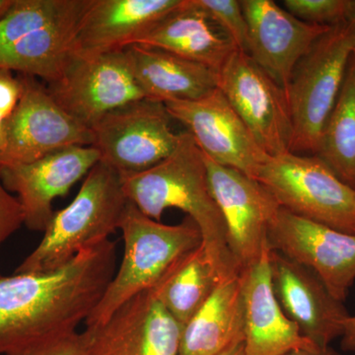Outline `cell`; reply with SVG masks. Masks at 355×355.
Instances as JSON below:
<instances>
[{"mask_svg":"<svg viewBox=\"0 0 355 355\" xmlns=\"http://www.w3.org/2000/svg\"><path fill=\"white\" fill-rule=\"evenodd\" d=\"M116 263V242L109 239L51 272L0 275V355L76 333L104 295Z\"/></svg>","mask_w":355,"mask_h":355,"instance_id":"cell-1","label":"cell"},{"mask_svg":"<svg viewBox=\"0 0 355 355\" xmlns=\"http://www.w3.org/2000/svg\"><path fill=\"white\" fill-rule=\"evenodd\" d=\"M121 177L128 202L146 216L160 221L166 209H178L195 221L202 234V247L221 280L241 273L210 190L205 156L187 130L169 157L146 171Z\"/></svg>","mask_w":355,"mask_h":355,"instance_id":"cell-2","label":"cell"},{"mask_svg":"<svg viewBox=\"0 0 355 355\" xmlns=\"http://www.w3.org/2000/svg\"><path fill=\"white\" fill-rule=\"evenodd\" d=\"M128 203L121 175L100 160L88 173L74 200L55 212L38 247L15 272L57 270L86 248L109 240L120 229Z\"/></svg>","mask_w":355,"mask_h":355,"instance_id":"cell-3","label":"cell"},{"mask_svg":"<svg viewBox=\"0 0 355 355\" xmlns=\"http://www.w3.org/2000/svg\"><path fill=\"white\" fill-rule=\"evenodd\" d=\"M92 0H14L0 18V67L53 83Z\"/></svg>","mask_w":355,"mask_h":355,"instance_id":"cell-4","label":"cell"},{"mask_svg":"<svg viewBox=\"0 0 355 355\" xmlns=\"http://www.w3.org/2000/svg\"><path fill=\"white\" fill-rule=\"evenodd\" d=\"M120 229L123 240L120 268L86 320V329L104 324L128 300L153 288L182 257L202 244L200 229L190 217L178 225H165L130 202Z\"/></svg>","mask_w":355,"mask_h":355,"instance_id":"cell-5","label":"cell"},{"mask_svg":"<svg viewBox=\"0 0 355 355\" xmlns=\"http://www.w3.org/2000/svg\"><path fill=\"white\" fill-rule=\"evenodd\" d=\"M352 53L354 43L345 22L331 27L296 65L286 91L293 125L292 153H316Z\"/></svg>","mask_w":355,"mask_h":355,"instance_id":"cell-6","label":"cell"},{"mask_svg":"<svg viewBox=\"0 0 355 355\" xmlns=\"http://www.w3.org/2000/svg\"><path fill=\"white\" fill-rule=\"evenodd\" d=\"M256 180L272 193L282 209L355 235V189L316 155L270 156Z\"/></svg>","mask_w":355,"mask_h":355,"instance_id":"cell-7","label":"cell"},{"mask_svg":"<svg viewBox=\"0 0 355 355\" xmlns=\"http://www.w3.org/2000/svg\"><path fill=\"white\" fill-rule=\"evenodd\" d=\"M164 103L144 98L110 112L91 128L102 162L121 176L146 171L169 157L181 133L173 132Z\"/></svg>","mask_w":355,"mask_h":355,"instance_id":"cell-8","label":"cell"},{"mask_svg":"<svg viewBox=\"0 0 355 355\" xmlns=\"http://www.w3.org/2000/svg\"><path fill=\"white\" fill-rule=\"evenodd\" d=\"M46 86L60 108L90 130L110 112L146 98L125 50L71 53L60 76Z\"/></svg>","mask_w":355,"mask_h":355,"instance_id":"cell-9","label":"cell"},{"mask_svg":"<svg viewBox=\"0 0 355 355\" xmlns=\"http://www.w3.org/2000/svg\"><path fill=\"white\" fill-rule=\"evenodd\" d=\"M20 77L22 93L4 127L0 167L31 163L69 147L93 146L92 130L60 108L46 84L32 76Z\"/></svg>","mask_w":355,"mask_h":355,"instance_id":"cell-10","label":"cell"},{"mask_svg":"<svg viewBox=\"0 0 355 355\" xmlns=\"http://www.w3.org/2000/svg\"><path fill=\"white\" fill-rule=\"evenodd\" d=\"M218 88L268 156L291 153L293 125L286 90L246 53L235 51Z\"/></svg>","mask_w":355,"mask_h":355,"instance_id":"cell-11","label":"cell"},{"mask_svg":"<svg viewBox=\"0 0 355 355\" xmlns=\"http://www.w3.org/2000/svg\"><path fill=\"white\" fill-rule=\"evenodd\" d=\"M205 156L210 190L220 209L228 246L240 272L260 260L280 207L258 180L217 164Z\"/></svg>","mask_w":355,"mask_h":355,"instance_id":"cell-12","label":"cell"},{"mask_svg":"<svg viewBox=\"0 0 355 355\" xmlns=\"http://www.w3.org/2000/svg\"><path fill=\"white\" fill-rule=\"evenodd\" d=\"M165 106L173 121L184 125L202 153L217 164L256 179L270 157L218 87L200 99Z\"/></svg>","mask_w":355,"mask_h":355,"instance_id":"cell-13","label":"cell"},{"mask_svg":"<svg viewBox=\"0 0 355 355\" xmlns=\"http://www.w3.org/2000/svg\"><path fill=\"white\" fill-rule=\"evenodd\" d=\"M268 247L313 270L334 297L343 301L355 282V235L295 216L280 207Z\"/></svg>","mask_w":355,"mask_h":355,"instance_id":"cell-14","label":"cell"},{"mask_svg":"<svg viewBox=\"0 0 355 355\" xmlns=\"http://www.w3.org/2000/svg\"><path fill=\"white\" fill-rule=\"evenodd\" d=\"M182 331L151 288L83 334L89 355H180Z\"/></svg>","mask_w":355,"mask_h":355,"instance_id":"cell-15","label":"cell"},{"mask_svg":"<svg viewBox=\"0 0 355 355\" xmlns=\"http://www.w3.org/2000/svg\"><path fill=\"white\" fill-rule=\"evenodd\" d=\"M101 160L94 146H72L25 164L2 166L0 177L9 193H17L24 224L44 232L53 218V202L64 197Z\"/></svg>","mask_w":355,"mask_h":355,"instance_id":"cell-16","label":"cell"},{"mask_svg":"<svg viewBox=\"0 0 355 355\" xmlns=\"http://www.w3.org/2000/svg\"><path fill=\"white\" fill-rule=\"evenodd\" d=\"M270 263L275 297L301 334L319 347L342 338L350 315L316 273L272 250Z\"/></svg>","mask_w":355,"mask_h":355,"instance_id":"cell-17","label":"cell"},{"mask_svg":"<svg viewBox=\"0 0 355 355\" xmlns=\"http://www.w3.org/2000/svg\"><path fill=\"white\" fill-rule=\"evenodd\" d=\"M250 55L286 91L298 62L330 26L298 19L273 0H241Z\"/></svg>","mask_w":355,"mask_h":355,"instance_id":"cell-18","label":"cell"},{"mask_svg":"<svg viewBox=\"0 0 355 355\" xmlns=\"http://www.w3.org/2000/svg\"><path fill=\"white\" fill-rule=\"evenodd\" d=\"M183 0H92L84 14L72 53L94 55L135 44Z\"/></svg>","mask_w":355,"mask_h":355,"instance_id":"cell-19","label":"cell"},{"mask_svg":"<svg viewBox=\"0 0 355 355\" xmlns=\"http://www.w3.org/2000/svg\"><path fill=\"white\" fill-rule=\"evenodd\" d=\"M270 248L243 272L245 303V355H284L317 347L284 314L273 291Z\"/></svg>","mask_w":355,"mask_h":355,"instance_id":"cell-20","label":"cell"},{"mask_svg":"<svg viewBox=\"0 0 355 355\" xmlns=\"http://www.w3.org/2000/svg\"><path fill=\"white\" fill-rule=\"evenodd\" d=\"M135 44L167 51L217 73L237 51L196 0H183Z\"/></svg>","mask_w":355,"mask_h":355,"instance_id":"cell-21","label":"cell"},{"mask_svg":"<svg viewBox=\"0 0 355 355\" xmlns=\"http://www.w3.org/2000/svg\"><path fill=\"white\" fill-rule=\"evenodd\" d=\"M133 76L146 98L193 101L218 87V73L205 65L140 44L125 49Z\"/></svg>","mask_w":355,"mask_h":355,"instance_id":"cell-22","label":"cell"},{"mask_svg":"<svg viewBox=\"0 0 355 355\" xmlns=\"http://www.w3.org/2000/svg\"><path fill=\"white\" fill-rule=\"evenodd\" d=\"M243 273L222 280L183 328L180 355H217L244 343Z\"/></svg>","mask_w":355,"mask_h":355,"instance_id":"cell-23","label":"cell"},{"mask_svg":"<svg viewBox=\"0 0 355 355\" xmlns=\"http://www.w3.org/2000/svg\"><path fill=\"white\" fill-rule=\"evenodd\" d=\"M222 282L202 244L166 272L153 291L166 310L186 326Z\"/></svg>","mask_w":355,"mask_h":355,"instance_id":"cell-24","label":"cell"},{"mask_svg":"<svg viewBox=\"0 0 355 355\" xmlns=\"http://www.w3.org/2000/svg\"><path fill=\"white\" fill-rule=\"evenodd\" d=\"M343 182L355 189V55L349 67L335 106L320 135L316 153Z\"/></svg>","mask_w":355,"mask_h":355,"instance_id":"cell-25","label":"cell"},{"mask_svg":"<svg viewBox=\"0 0 355 355\" xmlns=\"http://www.w3.org/2000/svg\"><path fill=\"white\" fill-rule=\"evenodd\" d=\"M210 20L234 44L236 50L249 51V30L239 0H196Z\"/></svg>","mask_w":355,"mask_h":355,"instance_id":"cell-26","label":"cell"},{"mask_svg":"<svg viewBox=\"0 0 355 355\" xmlns=\"http://www.w3.org/2000/svg\"><path fill=\"white\" fill-rule=\"evenodd\" d=\"M352 0H284V8L310 24L334 26L347 22Z\"/></svg>","mask_w":355,"mask_h":355,"instance_id":"cell-27","label":"cell"},{"mask_svg":"<svg viewBox=\"0 0 355 355\" xmlns=\"http://www.w3.org/2000/svg\"><path fill=\"white\" fill-rule=\"evenodd\" d=\"M22 93L20 74L0 67V153L3 147V130L19 102Z\"/></svg>","mask_w":355,"mask_h":355,"instance_id":"cell-28","label":"cell"},{"mask_svg":"<svg viewBox=\"0 0 355 355\" xmlns=\"http://www.w3.org/2000/svg\"><path fill=\"white\" fill-rule=\"evenodd\" d=\"M22 205L3 186L0 177V248L24 224Z\"/></svg>","mask_w":355,"mask_h":355,"instance_id":"cell-29","label":"cell"},{"mask_svg":"<svg viewBox=\"0 0 355 355\" xmlns=\"http://www.w3.org/2000/svg\"><path fill=\"white\" fill-rule=\"evenodd\" d=\"M12 355H89L83 334L73 333L64 338L35 345Z\"/></svg>","mask_w":355,"mask_h":355,"instance_id":"cell-30","label":"cell"},{"mask_svg":"<svg viewBox=\"0 0 355 355\" xmlns=\"http://www.w3.org/2000/svg\"><path fill=\"white\" fill-rule=\"evenodd\" d=\"M342 349L345 352H355V316H349L345 322L342 336Z\"/></svg>","mask_w":355,"mask_h":355,"instance_id":"cell-31","label":"cell"},{"mask_svg":"<svg viewBox=\"0 0 355 355\" xmlns=\"http://www.w3.org/2000/svg\"><path fill=\"white\" fill-rule=\"evenodd\" d=\"M284 355H342L331 347H314L311 349H299L291 350Z\"/></svg>","mask_w":355,"mask_h":355,"instance_id":"cell-32","label":"cell"},{"mask_svg":"<svg viewBox=\"0 0 355 355\" xmlns=\"http://www.w3.org/2000/svg\"><path fill=\"white\" fill-rule=\"evenodd\" d=\"M347 23L349 28L350 34H352V43H354V55H355V1H352V3H350Z\"/></svg>","mask_w":355,"mask_h":355,"instance_id":"cell-33","label":"cell"},{"mask_svg":"<svg viewBox=\"0 0 355 355\" xmlns=\"http://www.w3.org/2000/svg\"><path fill=\"white\" fill-rule=\"evenodd\" d=\"M217 355H245L244 343H238L234 347H230V349Z\"/></svg>","mask_w":355,"mask_h":355,"instance_id":"cell-34","label":"cell"},{"mask_svg":"<svg viewBox=\"0 0 355 355\" xmlns=\"http://www.w3.org/2000/svg\"><path fill=\"white\" fill-rule=\"evenodd\" d=\"M14 0H0V18L3 17L13 4Z\"/></svg>","mask_w":355,"mask_h":355,"instance_id":"cell-35","label":"cell"}]
</instances>
